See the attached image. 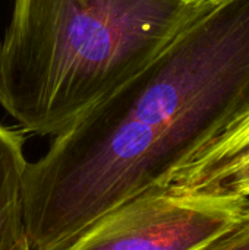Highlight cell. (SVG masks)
<instances>
[{
	"label": "cell",
	"instance_id": "obj_1",
	"mask_svg": "<svg viewBox=\"0 0 249 250\" xmlns=\"http://www.w3.org/2000/svg\"><path fill=\"white\" fill-rule=\"evenodd\" d=\"M249 111V0H200L166 45L28 163L32 250H65Z\"/></svg>",
	"mask_w": 249,
	"mask_h": 250
},
{
	"label": "cell",
	"instance_id": "obj_2",
	"mask_svg": "<svg viewBox=\"0 0 249 250\" xmlns=\"http://www.w3.org/2000/svg\"><path fill=\"white\" fill-rule=\"evenodd\" d=\"M200 0H13L0 40V107L59 135L144 67Z\"/></svg>",
	"mask_w": 249,
	"mask_h": 250
},
{
	"label": "cell",
	"instance_id": "obj_3",
	"mask_svg": "<svg viewBox=\"0 0 249 250\" xmlns=\"http://www.w3.org/2000/svg\"><path fill=\"white\" fill-rule=\"evenodd\" d=\"M249 196L157 189L113 209L65 250H195L238 223Z\"/></svg>",
	"mask_w": 249,
	"mask_h": 250
},
{
	"label": "cell",
	"instance_id": "obj_4",
	"mask_svg": "<svg viewBox=\"0 0 249 250\" xmlns=\"http://www.w3.org/2000/svg\"><path fill=\"white\" fill-rule=\"evenodd\" d=\"M161 189L249 196V111L175 171Z\"/></svg>",
	"mask_w": 249,
	"mask_h": 250
},
{
	"label": "cell",
	"instance_id": "obj_5",
	"mask_svg": "<svg viewBox=\"0 0 249 250\" xmlns=\"http://www.w3.org/2000/svg\"><path fill=\"white\" fill-rule=\"evenodd\" d=\"M23 136L0 125V250H32L25 220Z\"/></svg>",
	"mask_w": 249,
	"mask_h": 250
},
{
	"label": "cell",
	"instance_id": "obj_6",
	"mask_svg": "<svg viewBox=\"0 0 249 250\" xmlns=\"http://www.w3.org/2000/svg\"><path fill=\"white\" fill-rule=\"evenodd\" d=\"M195 250H249V205L238 223Z\"/></svg>",
	"mask_w": 249,
	"mask_h": 250
}]
</instances>
